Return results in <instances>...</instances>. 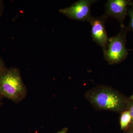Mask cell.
<instances>
[{"label":"cell","mask_w":133,"mask_h":133,"mask_svg":"<svg viewBox=\"0 0 133 133\" xmlns=\"http://www.w3.org/2000/svg\"><path fill=\"white\" fill-rule=\"evenodd\" d=\"M86 99L95 109L122 112L129 101L118 91L110 86L100 85L87 91Z\"/></svg>","instance_id":"obj_1"},{"label":"cell","mask_w":133,"mask_h":133,"mask_svg":"<svg viewBox=\"0 0 133 133\" xmlns=\"http://www.w3.org/2000/svg\"><path fill=\"white\" fill-rule=\"evenodd\" d=\"M25 92L24 85L17 70H9L0 74V94L6 97L17 100Z\"/></svg>","instance_id":"obj_2"},{"label":"cell","mask_w":133,"mask_h":133,"mask_svg":"<svg viewBox=\"0 0 133 133\" xmlns=\"http://www.w3.org/2000/svg\"><path fill=\"white\" fill-rule=\"evenodd\" d=\"M125 37L124 34L120 32L109 38L107 49L104 52L105 59L109 64L119 63L127 56Z\"/></svg>","instance_id":"obj_3"},{"label":"cell","mask_w":133,"mask_h":133,"mask_svg":"<svg viewBox=\"0 0 133 133\" xmlns=\"http://www.w3.org/2000/svg\"><path fill=\"white\" fill-rule=\"evenodd\" d=\"M97 1L95 0H79L69 7L60 9L59 12L72 20L89 22L92 17L91 6Z\"/></svg>","instance_id":"obj_4"},{"label":"cell","mask_w":133,"mask_h":133,"mask_svg":"<svg viewBox=\"0 0 133 133\" xmlns=\"http://www.w3.org/2000/svg\"><path fill=\"white\" fill-rule=\"evenodd\" d=\"M107 19L103 15L100 17H92L89 22L91 26V34L93 41L101 47L104 52L107 49L109 38L105 27Z\"/></svg>","instance_id":"obj_5"},{"label":"cell","mask_w":133,"mask_h":133,"mask_svg":"<svg viewBox=\"0 0 133 133\" xmlns=\"http://www.w3.org/2000/svg\"><path fill=\"white\" fill-rule=\"evenodd\" d=\"M131 3V2L126 0H108L106 3L104 15L107 18L112 17L117 19L122 26L128 6Z\"/></svg>","instance_id":"obj_6"},{"label":"cell","mask_w":133,"mask_h":133,"mask_svg":"<svg viewBox=\"0 0 133 133\" xmlns=\"http://www.w3.org/2000/svg\"><path fill=\"white\" fill-rule=\"evenodd\" d=\"M132 118L130 112L126 109L121 112L120 118V125L122 130L127 131L131 125Z\"/></svg>","instance_id":"obj_7"},{"label":"cell","mask_w":133,"mask_h":133,"mask_svg":"<svg viewBox=\"0 0 133 133\" xmlns=\"http://www.w3.org/2000/svg\"><path fill=\"white\" fill-rule=\"evenodd\" d=\"M130 112V114H131V118H132V121L130 127H129V129H133V101H129L127 107V109Z\"/></svg>","instance_id":"obj_8"},{"label":"cell","mask_w":133,"mask_h":133,"mask_svg":"<svg viewBox=\"0 0 133 133\" xmlns=\"http://www.w3.org/2000/svg\"><path fill=\"white\" fill-rule=\"evenodd\" d=\"M131 8L129 11L128 14L130 17V24L129 28L131 30L133 31V4H132Z\"/></svg>","instance_id":"obj_9"},{"label":"cell","mask_w":133,"mask_h":133,"mask_svg":"<svg viewBox=\"0 0 133 133\" xmlns=\"http://www.w3.org/2000/svg\"><path fill=\"white\" fill-rule=\"evenodd\" d=\"M67 128H64V129H63L62 131H60V132H58L57 133H66V132H67Z\"/></svg>","instance_id":"obj_10"},{"label":"cell","mask_w":133,"mask_h":133,"mask_svg":"<svg viewBox=\"0 0 133 133\" xmlns=\"http://www.w3.org/2000/svg\"><path fill=\"white\" fill-rule=\"evenodd\" d=\"M124 133H133V129H128Z\"/></svg>","instance_id":"obj_11"},{"label":"cell","mask_w":133,"mask_h":133,"mask_svg":"<svg viewBox=\"0 0 133 133\" xmlns=\"http://www.w3.org/2000/svg\"><path fill=\"white\" fill-rule=\"evenodd\" d=\"M2 64L1 62L0 61V74L2 70Z\"/></svg>","instance_id":"obj_12"},{"label":"cell","mask_w":133,"mask_h":133,"mask_svg":"<svg viewBox=\"0 0 133 133\" xmlns=\"http://www.w3.org/2000/svg\"><path fill=\"white\" fill-rule=\"evenodd\" d=\"M130 99L133 102V95L132 96H131V97H130Z\"/></svg>","instance_id":"obj_13"}]
</instances>
